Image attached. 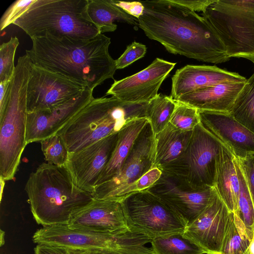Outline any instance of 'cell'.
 <instances>
[{
    "instance_id": "36",
    "label": "cell",
    "mask_w": 254,
    "mask_h": 254,
    "mask_svg": "<svg viewBox=\"0 0 254 254\" xmlns=\"http://www.w3.org/2000/svg\"><path fill=\"white\" fill-rule=\"evenodd\" d=\"M162 174V171L156 167L150 169L133 184L128 191L127 196L132 193L148 190L160 179Z\"/></svg>"
},
{
    "instance_id": "39",
    "label": "cell",
    "mask_w": 254,
    "mask_h": 254,
    "mask_svg": "<svg viewBox=\"0 0 254 254\" xmlns=\"http://www.w3.org/2000/svg\"><path fill=\"white\" fill-rule=\"evenodd\" d=\"M65 248L69 254H134L122 251L109 248Z\"/></svg>"
},
{
    "instance_id": "20",
    "label": "cell",
    "mask_w": 254,
    "mask_h": 254,
    "mask_svg": "<svg viewBox=\"0 0 254 254\" xmlns=\"http://www.w3.org/2000/svg\"><path fill=\"white\" fill-rule=\"evenodd\" d=\"M239 73L215 65H187L178 69L172 77L170 97L174 100L200 89L222 83L246 82Z\"/></svg>"
},
{
    "instance_id": "29",
    "label": "cell",
    "mask_w": 254,
    "mask_h": 254,
    "mask_svg": "<svg viewBox=\"0 0 254 254\" xmlns=\"http://www.w3.org/2000/svg\"><path fill=\"white\" fill-rule=\"evenodd\" d=\"M176 106V102L170 96L160 93L148 102L147 118L155 135L168 125Z\"/></svg>"
},
{
    "instance_id": "2",
    "label": "cell",
    "mask_w": 254,
    "mask_h": 254,
    "mask_svg": "<svg viewBox=\"0 0 254 254\" xmlns=\"http://www.w3.org/2000/svg\"><path fill=\"white\" fill-rule=\"evenodd\" d=\"M31 39L32 47L26 54L36 66L93 91L106 80L114 79L117 69L109 52L111 39L103 34L87 40L48 35Z\"/></svg>"
},
{
    "instance_id": "33",
    "label": "cell",
    "mask_w": 254,
    "mask_h": 254,
    "mask_svg": "<svg viewBox=\"0 0 254 254\" xmlns=\"http://www.w3.org/2000/svg\"><path fill=\"white\" fill-rule=\"evenodd\" d=\"M19 44L17 37H11L9 40L0 46V82L11 80L14 73V57Z\"/></svg>"
},
{
    "instance_id": "15",
    "label": "cell",
    "mask_w": 254,
    "mask_h": 254,
    "mask_svg": "<svg viewBox=\"0 0 254 254\" xmlns=\"http://www.w3.org/2000/svg\"><path fill=\"white\" fill-rule=\"evenodd\" d=\"M176 63L157 58L142 70L114 82L106 93L128 103L148 102L158 91Z\"/></svg>"
},
{
    "instance_id": "35",
    "label": "cell",
    "mask_w": 254,
    "mask_h": 254,
    "mask_svg": "<svg viewBox=\"0 0 254 254\" xmlns=\"http://www.w3.org/2000/svg\"><path fill=\"white\" fill-rule=\"evenodd\" d=\"M35 0H17L13 2L1 17L0 30L2 31L14 21L29 7Z\"/></svg>"
},
{
    "instance_id": "19",
    "label": "cell",
    "mask_w": 254,
    "mask_h": 254,
    "mask_svg": "<svg viewBox=\"0 0 254 254\" xmlns=\"http://www.w3.org/2000/svg\"><path fill=\"white\" fill-rule=\"evenodd\" d=\"M200 122L237 158L254 155V133L229 113L198 110Z\"/></svg>"
},
{
    "instance_id": "28",
    "label": "cell",
    "mask_w": 254,
    "mask_h": 254,
    "mask_svg": "<svg viewBox=\"0 0 254 254\" xmlns=\"http://www.w3.org/2000/svg\"><path fill=\"white\" fill-rule=\"evenodd\" d=\"M251 241L243 223L233 212L219 254H249Z\"/></svg>"
},
{
    "instance_id": "43",
    "label": "cell",
    "mask_w": 254,
    "mask_h": 254,
    "mask_svg": "<svg viewBox=\"0 0 254 254\" xmlns=\"http://www.w3.org/2000/svg\"><path fill=\"white\" fill-rule=\"evenodd\" d=\"M5 182L2 178L0 177V201L1 200L2 197V194H3V191L5 185Z\"/></svg>"
},
{
    "instance_id": "44",
    "label": "cell",
    "mask_w": 254,
    "mask_h": 254,
    "mask_svg": "<svg viewBox=\"0 0 254 254\" xmlns=\"http://www.w3.org/2000/svg\"><path fill=\"white\" fill-rule=\"evenodd\" d=\"M249 254H254V236L249 247Z\"/></svg>"
},
{
    "instance_id": "1",
    "label": "cell",
    "mask_w": 254,
    "mask_h": 254,
    "mask_svg": "<svg viewBox=\"0 0 254 254\" xmlns=\"http://www.w3.org/2000/svg\"><path fill=\"white\" fill-rule=\"evenodd\" d=\"M144 7L137 25L170 53L206 63L228 61L225 49L205 19L172 0L141 1Z\"/></svg>"
},
{
    "instance_id": "47",
    "label": "cell",
    "mask_w": 254,
    "mask_h": 254,
    "mask_svg": "<svg viewBox=\"0 0 254 254\" xmlns=\"http://www.w3.org/2000/svg\"><path fill=\"white\" fill-rule=\"evenodd\" d=\"M205 254H216V253H206Z\"/></svg>"
},
{
    "instance_id": "21",
    "label": "cell",
    "mask_w": 254,
    "mask_h": 254,
    "mask_svg": "<svg viewBox=\"0 0 254 254\" xmlns=\"http://www.w3.org/2000/svg\"><path fill=\"white\" fill-rule=\"evenodd\" d=\"M245 83L217 84L182 95L175 101L200 110L230 113Z\"/></svg>"
},
{
    "instance_id": "16",
    "label": "cell",
    "mask_w": 254,
    "mask_h": 254,
    "mask_svg": "<svg viewBox=\"0 0 254 254\" xmlns=\"http://www.w3.org/2000/svg\"><path fill=\"white\" fill-rule=\"evenodd\" d=\"M93 90L87 88L79 95L58 106L28 113L26 126L27 144L56 134L93 98Z\"/></svg>"
},
{
    "instance_id": "46",
    "label": "cell",
    "mask_w": 254,
    "mask_h": 254,
    "mask_svg": "<svg viewBox=\"0 0 254 254\" xmlns=\"http://www.w3.org/2000/svg\"><path fill=\"white\" fill-rule=\"evenodd\" d=\"M249 60L252 61L254 64V57L251 58Z\"/></svg>"
},
{
    "instance_id": "37",
    "label": "cell",
    "mask_w": 254,
    "mask_h": 254,
    "mask_svg": "<svg viewBox=\"0 0 254 254\" xmlns=\"http://www.w3.org/2000/svg\"><path fill=\"white\" fill-rule=\"evenodd\" d=\"M237 159L244 176L254 206V155L242 159Z\"/></svg>"
},
{
    "instance_id": "31",
    "label": "cell",
    "mask_w": 254,
    "mask_h": 254,
    "mask_svg": "<svg viewBox=\"0 0 254 254\" xmlns=\"http://www.w3.org/2000/svg\"><path fill=\"white\" fill-rule=\"evenodd\" d=\"M41 150L47 163L58 166H64L69 151L62 137L56 133L40 141Z\"/></svg>"
},
{
    "instance_id": "32",
    "label": "cell",
    "mask_w": 254,
    "mask_h": 254,
    "mask_svg": "<svg viewBox=\"0 0 254 254\" xmlns=\"http://www.w3.org/2000/svg\"><path fill=\"white\" fill-rule=\"evenodd\" d=\"M176 102V106L170 124L182 131H192L200 123L198 109L187 104Z\"/></svg>"
},
{
    "instance_id": "7",
    "label": "cell",
    "mask_w": 254,
    "mask_h": 254,
    "mask_svg": "<svg viewBox=\"0 0 254 254\" xmlns=\"http://www.w3.org/2000/svg\"><path fill=\"white\" fill-rule=\"evenodd\" d=\"M201 15L230 59L254 57V0H214Z\"/></svg>"
},
{
    "instance_id": "30",
    "label": "cell",
    "mask_w": 254,
    "mask_h": 254,
    "mask_svg": "<svg viewBox=\"0 0 254 254\" xmlns=\"http://www.w3.org/2000/svg\"><path fill=\"white\" fill-rule=\"evenodd\" d=\"M234 162L239 181L238 207L235 214L243 223L248 236L252 240L254 232V206L244 176L235 156Z\"/></svg>"
},
{
    "instance_id": "26",
    "label": "cell",
    "mask_w": 254,
    "mask_h": 254,
    "mask_svg": "<svg viewBox=\"0 0 254 254\" xmlns=\"http://www.w3.org/2000/svg\"><path fill=\"white\" fill-rule=\"evenodd\" d=\"M154 254H204L207 253L183 233H174L152 239Z\"/></svg>"
},
{
    "instance_id": "14",
    "label": "cell",
    "mask_w": 254,
    "mask_h": 254,
    "mask_svg": "<svg viewBox=\"0 0 254 254\" xmlns=\"http://www.w3.org/2000/svg\"><path fill=\"white\" fill-rule=\"evenodd\" d=\"M118 133L76 152L69 153L65 165L74 185L92 194L116 147Z\"/></svg>"
},
{
    "instance_id": "12",
    "label": "cell",
    "mask_w": 254,
    "mask_h": 254,
    "mask_svg": "<svg viewBox=\"0 0 254 254\" xmlns=\"http://www.w3.org/2000/svg\"><path fill=\"white\" fill-rule=\"evenodd\" d=\"M185 221L191 224L215 200V188L197 187L185 179L162 171L160 179L148 190Z\"/></svg>"
},
{
    "instance_id": "42",
    "label": "cell",
    "mask_w": 254,
    "mask_h": 254,
    "mask_svg": "<svg viewBox=\"0 0 254 254\" xmlns=\"http://www.w3.org/2000/svg\"><path fill=\"white\" fill-rule=\"evenodd\" d=\"M35 254H69L64 247L45 244H37Z\"/></svg>"
},
{
    "instance_id": "40",
    "label": "cell",
    "mask_w": 254,
    "mask_h": 254,
    "mask_svg": "<svg viewBox=\"0 0 254 254\" xmlns=\"http://www.w3.org/2000/svg\"><path fill=\"white\" fill-rule=\"evenodd\" d=\"M175 3L186 6L190 10L198 12H204L206 8L214 0H172Z\"/></svg>"
},
{
    "instance_id": "13",
    "label": "cell",
    "mask_w": 254,
    "mask_h": 254,
    "mask_svg": "<svg viewBox=\"0 0 254 254\" xmlns=\"http://www.w3.org/2000/svg\"><path fill=\"white\" fill-rule=\"evenodd\" d=\"M85 88L64 76L32 63L27 87V113L64 104L79 95Z\"/></svg>"
},
{
    "instance_id": "23",
    "label": "cell",
    "mask_w": 254,
    "mask_h": 254,
    "mask_svg": "<svg viewBox=\"0 0 254 254\" xmlns=\"http://www.w3.org/2000/svg\"><path fill=\"white\" fill-rule=\"evenodd\" d=\"M215 189L228 209L237 211L239 181L234 162V155L225 145L217 163Z\"/></svg>"
},
{
    "instance_id": "25",
    "label": "cell",
    "mask_w": 254,
    "mask_h": 254,
    "mask_svg": "<svg viewBox=\"0 0 254 254\" xmlns=\"http://www.w3.org/2000/svg\"><path fill=\"white\" fill-rule=\"evenodd\" d=\"M87 12L91 21L100 34L114 32L117 28L116 21L137 25V19L116 5L113 0H88Z\"/></svg>"
},
{
    "instance_id": "11",
    "label": "cell",
    "mask_w": 254,
    "mask_h": 254,
    "mask_svg": "<svg viewBox=\"0 0 254 254\" xmlns=\"http://www.w3.org/2000/svg\"><path fill=\"white\" fill-rule=\"evenodd\" d=\"M156 141L149 122L134 141L119 174L95 187L93 199L121 202L133 184L156 167Z\"/></svg>"
},
{
    "instance_id": "24",
    "label": "cell",
    "mask_w": 254,
    "mask_h": 254,
    "mask_svg": "<svg viewBox=\"0 0 254 254\" xmlns=\"http://www.w3.org/2000/svg\"><path fill=\"white\" fill-rule=\"evenodd\" d=\"M192 133V130L182 131L169 123L155 135L156 167L162 170L178 159L188 147Z\"/></svg>"
},
{
    "instance_id": "34",
    "label": "cell",
    "mask_w": 254,
    "mask_h": 254,
    "mask_svg": "<svg viewBox=\"0 0 254 254\" xmlns=\"http://www.w3.org/2000/svg\"><path fill=\"white\" fill-rule=\"evenodd\" d=\"M146 53L145 45L135 41L127 46L123 54L116 60L117 69H123L143 58Z\"/></svg>"
},
{
    "instance_id": "18",
    "label": "cell",
    "mask_w": 254,
    "mask_h": 254,
    "mask_svg": "<svg viewBox=\"0 0 254 254\" xmlns=\"http://www.w3.org/2000/svg\"><path fill=\"white\" fill-rule=\"evenodd\" d=\"M67 226L73 229L104 233L129 230L121 202L95 199L74 211Z\"/></svg>"
},
{
    "instance_id": "6",
    "label": "cell",
    "mask_w": 254,
    "mask_h": 254,
    "mask_svg": "<svg viewBox=\"0 0 254 254\" xmlns=\"http://www.w3.org/2000/svg\"><path fill=\"white\" fill-rule=\"evenodd\" d=\"M31 66L26 54L18 58L11 79L9 100L0 117V177L5 181L14 180L27 144V87Z\"/></svg>"
},
{
    "instance_id": "9",
    "label": "cell",
    "mask_w": 254,
    "mask_h": 254,
    "mask_svg": "<svg viewBox=\"0 0 254 254\" xmlns=\"http://www.w3.org/2000/svg\"><path fill=\"white\" fill-rule=\"evenodd\" d=\"M128 229L153 239L184 233L187 225L168 205L148 190L132 193L121 201Z\"/></svg>"
},
{
    "instance_id": "5",
    "label": "cell",
    "mask_w": 254,
    "mask_h": 254,
    "mask_svg": "<svg viewBox=\"0 0 254 254\" xmlns=\"http://www.w3.org/2000/svg\"><path fill=\"white\" fill-rule=\"evenodd\" d=\"M88 0H35L13 24L31 38L50 36L87 40L100 34L87 12Z\"/></svg>"
},
{
    "instance_id": "10",
    "label": "cell",
    "mask_w": 254,
    "mask_h": 254,
    "mask_svg": "<svg viewBox=\"0 0 254 254\" xmlns=\"http://www.w3.org/2000/svg\"><path fill=\"white\" fill-rule=\"evenodd\" d=\"M224 144L200 123L192 130L185 152L162 171L197 187H215L217 163Z\"/></svg>"
},
{
    "instance_id": "3",
    "label": "cell",
    "mask_w": 254,
    "mask_h": 254,
    "mask_svg": "<svg viewBox=\"0 0 254 254\" xmlns=\"http://www.w3.org/2000/svg\"><path fill=\"white\" fill-rule=\"evenodd\" d=\"M25 191L37 223L67 225L71 214L92 200V194L76 187L64 166L47 163L32 172Z\"/></svg>"
},
{
    "instance_id": "27",
    "label": "cell",
    "mask_w": 254,
    "mask_h": 254,
    "mask_svg": "<svg viewBox=\"0 0 254 254\" xmlns=\"http://www.w3.org/2000/svg\"><path fill=\"white\" fill-rule=\"evenodd\" d=\"M230 113L254 133V73L247 80Z\"/></svg>"
},
{
    "instance_id": "4",
    "label": "cell",
    "mask_w": 254,
    "mask_h": 254,
    "mask_svg": "<svg viewBox=\"0 0 254 254\" xmlns=\"http://www.w3.org/2000/svg\"><path fill=\"white\" fill-rule=\"evenodd\" d=\"M148 103L126 102L114 96L93 98L57 133L69 153L76 152L118 133L133 120L146 118Z\"/></svg>"
},
{
    "instance_id": "8",
    "label": "cell",
    "mask_w": 254,
    "mask_h": 254,
    "mask_svg": "<svg viewBox=\"0 0 254 254\" xmlns=\"http://www.w3.org/2000/svg\"><path fill=\"white\" fill-rule=\"evenodd\" d=\"M33 241L68 248H109L135 254L147 253L149 248L145 245L152 239L147 236L125 232L104 233L69 228L67 225L44 226L33 236Z\"/></svg>"
},
{
    "instance_id": "17",
    "label": "cell",
    "mask_w": 254,
    "mask_h": 254,
    "mask_svg": "<svg viewBox=\"0 0 254 254\" xmlns=\"http://www.w3.org/2000/svg\"><path fill=\"white\" fill-rule=\"evenodd\" d=\"M233 213L217 195L214 201L186 227L183 235L207 253L219 254Z\"/></svg>"
},
{
    "instance_id": "41",
    "label": "cell",
    "mask_w": 254,
    "mask_h": 254,
    "mask_svg": "<svg viewBox=\"0 0 254 254\" xmlns=\"http://www.w3.org/2000/svg\"><path fill=\"white\" fill-rule=\"evenodd\" d=\"M11 80L0 82V117L4 113L11 92Z\"/></svg>"
},
{
    "instance_id": "38",
    "label": "cell",
    "mask_w": 254,
    "mask_h": 254,
    "mask_svg": "<svg viewBox=\"0 0 254 254\" xmlns=\"http://www.w3.org/2000/svg\"><path fill=\"white\" fill-rule=\"evenodd\" d=\"M116 5L129 15L138 19L143 13L144 7L140 1L115 0Z\"/></svg>"
},
{
    "instance_id": "22",
    "label": "cell",
    "mask_w": 254,
    "mask_h": 254,
    "mask_svg": "<svg viewBox=\"0 0 254 254\" xmlns=\"http://www.w3.org/2000/svg\"><path fill=\"white\" fill-rule=\"evenodd\" d=\"M148 122L147 118L135 119L127 123L118 132L115 149L95 187L119 174L134 141Z\"/></svg>"
},
{
    "instance_id": "45",
    "label": "cell",
    "mask_w": 254,
    "mask_h": 254,
    "mask_svg": "<svg viewBox=\"0 0 254 254\" xmlns=\"http://www.w3.org/2000/svg\"><path fill=\"white\" fill-rule=\"evenodd\" d=\"M4 232L2 231V230H0V246H2L4 243Z\"/></svg>"
}]
</instances>
